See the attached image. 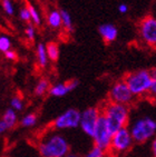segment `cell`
I'll use <instances>...</instances> for the list:
<instances>
[{
	"instance_id": "1",
	"label": "cell",
	"mask_w": 156,
	"mask_h": 157,
	"mask_svg": "<svg viewBox=\"0 0 156 157\" xmlns=\"http://www.w3.org/2000/svg\"><path fill=\"white\" fill-rule=\"evenodd\" d=\"M100 112L113 133H116L117 130L122 128L128 127L129 115H131L129 106L111 103L108 100L107 103L103 105Z\"/></svg>"
},
{
	"instance_id": "2",
	"label": "cell",
	"mask_w": 156,
	"mask_h": 157,
	"mask_svg": "<svg viewBox=\"0 0 156 157\" xmlns=\"http://www.w3.org/2000/svg\"><path fill=\"white\" fill-rule=\"evenodd\" d=\"M38 153L41 157H65L70 151L69 143L65 136L51 133L38 143Z\"/></svg>"
},
{
	"instance_id": "3",
	"label": "cell",
	"mask_w": 156,
	"mask_h": 157,
	"mask_svg": "<svg viewBox=\"0 0 156 157\" xmlns=\"http://www.w3.org/2000/svg\"><path fill=\"white\" fill-rule=\"evenodd\" d=\"M124 80L135 98L150 96V88L153 85V70H135L133 73L127 74Z\"/></svg>"
},
{
	"instance_id": "4",
	"label": "cell",
	"mask_w": 156,
	"mask_h": 157,
	"mask_svg": "<svg viewBox=\"0 0 156 157\" xmlns=\"http://www.w3.org/2000/svg\"><path fill=\"white\" fill-rule=\"evenodd\" d=\"M128 128L136 144L152 142L156 137V119L150 116L136 118Z\"/></svg>"
},
{
	"instance_id": "5",
	"label": "cell",
	"mask_w": 156,
	"mask_h": 157,
	"mask_svg": "<svg viewBox=\"0 0 156 157\" xmlns=\"http://www.w3.org/2000/svg\"><path fill=\"white\" fill-rule=\"evenodd\" d=\"M134 144L135 143L132 137V134L129 132V128L125 127L114 133L113 138H111L109 153H111L115 156L119 154H125L132 149Z\"/></svg>"
},
{
	"instance_id": "6",
	"label": "cell",
	"mask_w": 156,
	"mask_h": 157,
	"mask_svg": "<svg viewBox=\"0 0 156 157\" xmlns=\"http://www.w3.org/2000/svg\"><path fill=\"white\" fill-rule=\"evenodd\" d=\"M113 135H114V133L111 130L106 119L102 115L99 117L98 123H97L96 127H95V130H94L93 136H92L94 142V146L102 148L103 151H109Z\"/></svg>"
},
{
	"instance_id": "7",
	"label": "cell",
	"mask_w": 156,
	"mask_h": 157,
	"mask_svg": "<svg viewBox=\"0 0 156 157\" xmlns=\"http://www.w3.org/2000/svg\"><path fill=\"white\" fill-rule=\"evenodd\" d=\"M139 38L147 47L156 49V17L146 16L138 24Z\"/></svg>"
},
{
	"instance_id": "8",
	"label": "cell",
	"mask_w": 156,
	"mask_h": 157,
	"mask_svg": "<svg viewBox=\"0 0 156 157\" xmlns=\"http://www.w3.org/2000/svg\"><path fill=\"white\" fill-rule=\"evenodd\" d=\"M109 101L120 104V105H132L135 100V96L132 94L125 80H118L111 86L109 94H108Z\"/></svg>"
},
{
	"instance_id": "9",
	"label": "cell",
	"mask_w": 156,
	"mask_h": 157,
	"mask_svg": "<svg viewBox=\"0 0 156 157\" xmlns=\"http://www.w3.org/2000/svg\"><path fill=\"white\" fill-rule=\"evenodd\" d=\"M80 123V112L75 108H69L63 114H60L54 121L51 126L55 130L75 129Z\"/></svg>"
},
{
	"instance_id": "10",
	"label": "cell",
	"mask_w": 156,
	"mask_h": 157,
	"mask_svg": "<svg viewBox=\"0 0 156 157\" xmlns=\"http://www.w3.org/2000/svg\"><path fill=\"white\" fill-rule=\"evenodd\" d=\"M100 116H102V112L98 107H88L83 110L80 113V123H79L81 130L88 136H93L95 127Z\"/></svg>"
},
{
	"instance_id": "11",
	"label": "cell",
	"mask_w": 156,
	"mask_h": 157,
	"mask_svg": "<svg viewBox=\"0 0 156 157\" xmlns=\"http://www.w3.org/2000/svg\"><path fill=\"white\" fill-rule=\"evenodd\" d=\"M78 85H79V82L76 80V79L69 80V82H67L56 84L50 87L49 94L54 97H63L68 94V93H70V91H72L74 89H76Z\"/></svg>"
},
{
	"instance_id": "12",
	"label": "cell",
	"mask_w": 156,
	"mask_h": 157,
	"mask_svg": "<svg viewBox=\"0 0 156 157\" xmlns=\"http://www.w3.org/2000/svg\"><path fill=\"white\" fill-rule=\"evenodd\" d=\"M98 31L105 42L115 41L117 38V35H118V30H117L116 26L113 24H104L102 26H99Z\"/></svg>"
},
{
	"instance_id": "13",
	"label": "cell",
	"mask_w": 156,
	"mask_h": 157,
	"mask_svg": "<svg viewBox=\"0 0 156 157\" xmlns=\"http://www.w3.org/2000/svg\"><path fill=\"white\" fill-rule=\"evenodd\" d=\"M2 121L6 123V125L8 126V128L11 129V128H14V127L17 125V121H18L17 113H16L12 108H8L6 112H5V114H3Z\"/></svg>"
},
{
	"instance_id": "14",
	"label": "cell",
	"mask_w": 156,
	"mask_h": 157,
	"mask_svg": "<svg viewBox=\"0 0 156 157\" xmlns=\"http://www.w3.org/2000/svg\"><path fill=\"white\" fill-rule=\"evenodd\" d=\"M46 50H47V55H48V58L50 60H58V58H59V46H58L57 42L49 41L46 45Z\"/></svg>"
},
{
	"instance_id": "15",
	"label": "cell",
	"mask_w": 156,
	"mask_h": 157,
	"mask_svg": "<svg viewBox=\"0 0 156 157\" xmlns=\"http://www.w3.org/2000/svg\"><path fill=\"white\" fill-rule=\"evenodd\" d=\"M37 57H38V63L41 68H45L48 63V55L46 50V46L44 44H39L37 46Z\"/></svg>"
},
{
	"instance_id": "16",
	"label": "cell",
	"mask_w": 156,
	"mask_h": 157,
	"mask_svg": "<svg viewBox=\"0 0 156 157\" xmlns=\"http://www.w3.org/2000/svg\"><path fill=\"white\" fill-rule=\"evenodd\" d=\"M38 121V116L35 113H29L27 115H25L22 117V119L20 121V125L24 128H30V127H33L37 124Z\"/></svg>"
},
{
	"instance_id": "17",
	"label": "cell",
	"mask_w": 156,
	"mask_h": 157,
	"mask_svg": "<svg viewBox=\"0 0 156 157\" xmlns=\"http://www.w3.org/2000/svg\"><path fill=\"white\" fill-rule=\"evenodd\" d=\"M48 24L51 28H59L63 24L61 21V15L58 10H53L48 16Z\"/></svg>"
},
{
	"instance_id": "18",
	"label": "cell",
	"mask_w": 156,
	"mask_h": 157,
	"mask_svg": "<svg viewBox=\"0 0 156 157\" xmlns=\"http://www.w3.org/2000/svg\"><path fill=\"white\" fill-rule=\"evenodd\" d=\"M49 89H50V85L47 79H40L38 82V84L36 85L35 87V95L38 97L44 96L46 93H49Z\"/></svg>"
},
{
	"instance_id": "19",
	"label": "cell",
	"mask_w": 156,
	"mask_h": 157,
	"mask_svg": "<svg viewBox=\"0 0 156 157\" xmlns=\"http://www.w3.org/2000/svg\"><path fill=\"white\" fill-rule=\"evenodd\" d=\"M60 15H61V21H63L64 27L66 28L67 30H72V21L69 12L65 9H61L60 10Z\"/></svg>"
},
{
	"instance_id": "20",
	"label": "cell",
	"mask_w": 156,
	"mask_h": 157,
	"mask_svg": "<svg viewBox=\"0 0 156 157\" xmlns=\"http://www.w3.org/2000/svg\"><path fill=\"white\" fill-rule=\"evenodd\" d=\"M107 151H103L102 148L97 147V146H93V147L90 148L89 151L85 154L84 157H104L106 155Z\"/></svg>"
},
{
	"instance_id": "21",
	"label": "cell",
	"mask_w": 156,
	"mask_h": 157,
	"mask_svg": "<svg viewBox=\"0 0 156 157\" xmlns=\"http://www.w3.org/2000/svg\"><path fill=\"white\" fill-rule=\"evenodd\" d=\"M10 108H12L14 110H17V112H20L24 108V101L21 99L20 97L15 96L12 97L11 100H10Z\"/></svg>"
},
{
	"instance_id": "22",
	"label": "cell",
	"mask_w": 156,
	"mask_h": 157,
	"mask_svg": "<svg viewBox=\"0 0 156 157\" xmlns=\"http://www.w3.org/2000/svg\"><path fill=\"white\" fill-rule=\"evenodd\" d=\"M27 8H28V10H29V12H30L31 20H33V22L37 25V26H39V25H40V22H41V20H40V16H39V13H38V11L36 10V8H35L33 5H30V3H28Z\"/></svg>"
},
{
	"instance_id": "23",
	"label": "cell",
	"mask_w": 156,
	"mask_h": 157,
	"mask_svg": "<svg viewBox=\"0 0 156 157\" xmlns=\"http://www.w3.org/2000/svg\"><path fill=\"white\" fill-rule=\"evenodd\" d=\"M10 39L6 36H1L0 37V52H7L8 50H10Z\"/></svg>"
},
{
	"instance_id": "24",
	"label": "cell",
	"mask_w": 156,
	"mask_h": 157,
	"mask_svg": "<svg viewBox=\"0 0 156 157\" xmlns=\"http://www.w3.org/2000/svg\"><path fill=\"white\" fill-rule=\"evenodd\" d=\"M2 7L8 15H14V6L10 0H2Z\"/></svg>"
},
{
	"instance_id": "25",
	"label": "cell",
	"mask_w": 156,
	"mask_h": 157,
	"mask_svg": "<svg viewBox=\"0 0 156 157\" xmlns=\"http://www.w3.org/2000/svg\"><path fill=\"white\" fill-rule=\"evenodd\" d=\"M150 96L152 98H156V69L153 70V85H152V88H150Z\"/></svg>"
},
{
	"instance_id": "26",
	"label": "cell",
	"mask_w": 156,
	"mask_h": 157,
	"mask_svg": "<svg viewBox=\"0 0 156 157\" xmlns=\"http://www.w3.org/2000/svg\"><path fill=\"white\" fill-rule=\"evenodd\" d=\"M25 33H26V37H27L28 39L33 40L35 38V28L29 25L27 28H26V30H25Z\"/></svg>"
},
{
	"instance_id": "27",
	"label": "cell",
	"mask_w": 156,
	"mask_h": 157,
	"mask_svg": "<svg viewBox=\"0 0 156 157\" xmlns=\"http://www.w3.org/2000/svg\"><path fill=\"white\" fill-rule=\"evenodd\" d=\"M20 18L25 21H29L30 19H31V17H30V12H29V10H28V8H22V9L20 10Z\"/></svg>"
},
{
	"instance_id": "28",
	"label": "cell",
	"mask_w": 156,
	"mask_h": 157,
	"mask_svg": "<svg viewBox=\"0 0 156 157\" xmlns=\"http://www.w3.org/2000/svg\"><path fill=\"white\" fill-rule=\"evenodd\" d=\"M5 56H6V58L10 59V60H16V59L18 58L17 54H16L15 52H12V50H8L7 52H5Z\"/></svg>"
},
{
	"instance_id": "29",
	"label": "cell",
	"mask_w": 156,
	"mask_h": 157,
	"mask_svg": "<svg viewBox=\"0 0 156 157\" xmlns=\"http://www.w3.org/2000/svg\"><path fill=\"white\" fill-rule=\"evenodd\" d=\"M8 129H9V128H8V126L6 125V123L1 119V121H0V135L5 134Z\"/></svg>"
},
{
	"instance_id": "30",
	"label": "cell",
	"mask_w": 156,
	"mask_h": 157,
	"mask_svg": "<svg viewBox=\"0 0 156 157\" xmlns=\"http://www.w3.org/2000/svg\"><path fill=\"white\" fill-rule=\"evenodd\" d=\"M150 151H152V156L156 157V137L150 142Z\"/></svg>"
},
{
	"instance_id": "31",
	"label": "cell",
	"mask_w": 156,
	"mask_h": 157,
	"mask_svg": "<svg viewBox=\"0 0 156 157\" xmlns=\"http://www.w3.org/2000/svg\"><path fill=\"white\" fill-rule=\"evenodd\" d=\"M118 11L120 12V13H126L127 11H128V6L127 5H125V3H120L119 6H118Z\"/></svg>"
},
{
	"instance_id": "32",
	"label": "cell",
	"mask_w": 156,
	"mask_h": 157,
	"mask_svg": "<svg viewBox=\"0 0 156 157\" xmlns=\"http://www.w3.org/2000/svg\"><path fill=\"white\" fill-rule=\"evenodd\" d=\"M65 157H79V156H78V155L76 154V153H72V151H69L68 154H67Z\"/></svg>"
},
{
	"instance_id": "33",
	"label": "cell",
	"mask_w": 156,
	"mask_h": 157,
	"mask_svg": "<svg viewBox=\"0 0 156 157\" xmlns=\"http://www.w3.org/2000/svg\"><path fill=\"white\" fill-rule=\"evenodd\" d=\"M104 157H115V155H113L111 154V153H109V151H107V153H106V155Z\"/></svg>"
}]
</instances>
